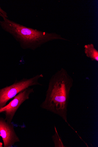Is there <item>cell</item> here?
<instances>
[{
    "instance_id": "277c9868",
    "label": "cell",
    "mask_w": 98,
    "mask_h": 147,
    "mask_svg": "<svg viewBox=\"0 0 98 147\" xmlns=\"http://www.w3.org/2000/svg\"><path fill=\"white\" fill-rule=\"evenodd\" d=\"M34 92V88H28L19 93L11 101L0 109V114L5 115V119L9 123L12 122L14 117L20 106L30 99L31 94Z\"/></svg>"
},
{
    "instance_id": "6da1fadb",
    "label": "cell",
    "mask_w": 98,
    "mask_h": 147,
    "mask_svg": "<svg viewBox=\"0 0 98 147\" xmlns=\"http://www.w3.org/2000/svg\"><path fill=\"white\" fill-rule=\"evenodd\" d=\"M74 83L73 78L65 69L55 72L49 80L45 98L40 107L60 116L77 134L67 119L70 94Z\"/></svg>"
},
{
    "instance_id": "9c48e42d",
    "label": "cell",
    "mask_w": 98,
    "mask_h": 147,
    "mask_svg": "<svg viewBox=\"0 0 98 147\" xmlns=\"http://www.w3.org/2000/svg\"><path fill=\"white\" fill-rule=\"evenodd\" d=\"M3 144L1 141H0V147H3Z\"/></svg>"
},
{
    "instance_id": "8992f818",
    "label": "cell",
    "mask_w": 98,
    "mask_h": 147,
    "mask_svg": "<svg viewBox=\"0 0 98 147\" xmlns=\"http://www.w3.org/2000/svg\"><path fill=\"white\" fill-rule=\"evenodd\" d=\"M84 53L86 56L92 61L98 62V51L92 44L85 45L84 46Z\"/></svg>"
},
{
    "instance_id": "7a4b0ae2",
    "label": "cell",
    "mask_w": 98,
    "mask_h": 147,
    "mask_svg": "<svg viewBox=\"0 0 98 147\" xmlns=\"http://www.w3.org/2000/svg\"><path fill=\"white\" fill-rule=\"evenodd\" d=\"M3 18V20L0 21L2 28L12 35L23 49L35 50L42 45L54 40L68 41L56 33H48L27 28L7 18Z\"/></svg>"
},
{
    "instance_id": "5b68a950",
    "label": "cell",
    "mask_w": 98,
    "mask_h": 147,
    "mask_svg": "<svg viewBox=\"0 0 98 147\" xmlns=\"http://www.w3.org/2000/svg\"><path fill=\"white\" fill-rule=\"evenodd\" d=\"M0 136L2 138L4 147H12L20 141L12 123H8L3 117H0Z\"/></svg>"
},
{
    "instance_id": "ba28073f",
    "label": "cell",
    "mask_w": 98,
    "mask_h": 147,
    "mask_svg": "<svg viewBox=\"0 0 98 147\" xmlns=\"http://www.w3.org/2000/svg\"><path fill=\"white\" fill-rule=\"evenodd\" d=\"M0 16H1L2 18L4 17L5 18H7V13L0 7Z\"/></svg>"
},
{
    "instance_id": "52a82bcc",
    "label": "cell",
    "mask_w": 98,
    "mask_h": 147,
    "mask_svg": "<svg viewBox=\"0 0 98 147\" xmlns=\"http://www.w3.org/2000/svg\"><path fill=\"white\" fill-rule=\"evenodd\" d=\"M55 132L52 136V139L54 144L55 147H65V146L62 142L61 138L59 136L57 130L55 126Z\"/></svg>"
},
{
    "instance_id": "3957f363",
    "label": "cell",
    "mask_w": 98,
    "mask_h": 147,
    "mask_svg": "<svg viewBox=\"0 0 98 147\" xmlns=\"http://www.w3.org/2000/svg\"><path fill=\"white\" fill-rule=\"evenodd\" d=\"M44 76L43 74H40L29 78L17 79L12 85L0 89V109L5 106L9 100L26 88L33 86H42L39 80Z\"/></svg>"
}]
</instances>
